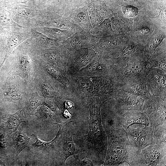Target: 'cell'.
I'll return each instance as SVG.
<instances>
[{
  "instance_id": "obj_31",
  "label": "cell",
  "mask_w": 166,
  "mask_h": 166,
  "mask_svg": "<svg viewBox=\"0 0 166 166\" xmlns=\"http://www.w3.org/2000/svg\"><path fill=\"white\" fill-rule=\"evenodd\" d=\"M111 23L109 19H106L99 25L92 28L90 31L93 35L99 36L109 34L111 32Z\"/></svg>"
},
{
  "instance_id": "obj_11",
  "label": "cell",
  "mask_w": 166,
  "mask_h": 166,
  "mask_svg": "<svg viewBox=\"0 0 166 166\" xmlns=\"http://www.w3.org/2000/svg\"><path fill=\"white\" fill-rule=\"evenodd\" d=\"M34 51L40 60L65 71L69 52L61 44L58 46L45 48L29 39Z\"/></svg>"
},
{
  "instance_id": "obj_43",
  "label": "cell",
  "mask_w": 166,
  "mask_h": 166,
  "mask_svg": "<svg viewBox=\"0 0 166 166\" xmlns=\"http://www.w3.org/2000/svg\"><path fill=\"white\" fill-rule=\"evenodd\" d=\"M64 115L67 118H69L71 116V115L69 111L67 110V109H65L63 113Z\"/></svg>"
},
{
  "instance_id": "obj_27",
  "label": "cell",
  "mask_w": 166,
  "mask_h": 166,
  "mask_svg": "<svg viewBox=\"0 0 166 166\" xmlns=\"http://www.w3.org/2000/svg\"><path fill=\"white\" fill-rule=\"evenodd\" d=\"M31 30L32 33L31 38L35 42L42 47L49 48L58 46L61 44L59 41L51 38L32 28H31Z\"/></svg>"
},
{
  "instance_id": "obj_39",
  "label": "cell",
  "mask_w": 166,
  "mask_h": 166,
  "mask_svg": "<svg viewBox=\"0 0 166 166\" xmlns=\"http://www.w3.org/2000/svg\"><path fill=\"white\" fill-rule=\"evenodd\" d=\"M6 40L4 27L0 29V55L5 57L6 53Z\"/></svg>"
},
{
  "instance_id": "obj_41",
  "label": "cell",
  "mask_w": 166,
  "mask_h": 166,
  "mask_svg": "<svg viewBox=\"0 0 166 166\" xmlns=\"http://www.w3.org/2000/svg\"><path fill=\"white\" fill-rule=\"evenodd\" d=\"M163 38V37L160 36L155 38L153 40L148 49H146V51L147 52L153 51L158 46Z\"/></svg>"
},
{
  "instance_id": "obj_9",
  "label": "cell",
  "mask_w": 166,
  "mask_h": 166,
  "mask_svg": "<svg viewBox=\"0 0 166 166\" xmlns=\"http://www.w3.org/2000/svg\"><path fill=\"white\" fill-rule=\"evenodd\" d=\"M166 163V143L152 144L139 151L129 166H164Z\"/></svg>"
},
{
  "instance_id": "obj_26",
  "label": "cell",
  "mask_w": 166,
  "mask_h": 166,
  "mask_svg": "<svg viewBox=\"0 0 166 166\" xmlns=\"http://www.w3.org/2000/svg\"><path fill=\"white\" fill-rule=\"evenodd\" d=\"M14 148V156L18 159L20 153L25 148L28 147L30 144V138L23 131L22 128L13 133L11 136Z\"/></svg>"
},
{
  "instance_id": "obj_37",
  "label": "cell",
  "mask_w": 166,
  "mask_h": 166,
  "mask_svg": "<svg viewBox=\"0 0 166 166\" xmlns=\"http://www.w3.org/2000/svg\"><path fill=\"white\" fill-rule=\"evenodd\" d=\"M95 10L102 18L106 19H109L114 15L113 12L104 5H100Z\"/></svg>"
},
{
  "instance_id": "obj_29",
  "label": "cell",
  "mask_w": 166,
  "mask_h": 166,
  "mask_svg": "<svg viewBox=\"0 0 166 166\" xmlns=\"http://www.w3.org/2000/svg\"><path fill=\"white\" fill-rule=\"evenodd\" d=\"M73 156L69 165L71 166H94L90 157L84 151L78 148L76 153Z\"/></svg>"
},
{
  "instance_id": "obj_23",
  "label": "cell",
  "mask_w": 166,
  "mask_h": 166,
  "mask_svg": "<svg viewBox=\"0 0 166 166\" xmlns=\"http://www.w3.org/2000/svg\"><path fill=\"white\" fill-rule=\"evenodd\" d=\"M44 101L43 97L36 90L28 93L25 100L24 106L22 109L25 117H26L32 115L43 104Z\"/></svg>"
},
{
  "instance_id": "obj_17",
  "label": "cell",
  "mask_w": 166,
  "mask_h": 166,
  "mask_svg": "<svg viewBox=\"0 0 166 166\" xmlns=\"http://www.w3.org/2000/svg\"><path fill=\"white\" fill-rule=\"evenodd\" d=\"M99 38L93 35L90 31L82 29L75 33L61 43L71 53L81 48H93Z\"/></svg>"
},
{
  "instance_id": "obj_18",
  "label": "cell",
  "mask_w": 166,
  "mask_h": 166,
  "mask_svg": "<svg viewBox=\"0 0 166 166\" xmlns=\"http://www.w3.org/2000/svg\"><path fill=\"white\" fill-rule=\"evenodd\" d=\"M113 67L110 58L106 59L98 54L75 75L79 76H101L110 75Z\"/></svg>"
},
{
  "instance_id": "obj_32",
  "label": "cell",
  "mask_w": 166,
  "mask_h": 166,
  "mask_svg": "<svg viewBox=\"0 0 166 166\" xmlns=\"http://www.w3.org/2000/svg\"><path fill=\"white\" fill-rule=\"evenodd\" d=\"M32 115L42 121H51L54 119L56 115L50 109L44 105H42Z\"/></svg>"
},
{
  "instance_id": "obj_2",
  "label": "cell",
  "mask_w": 166,
  "mask_h": 166,
  "mask_svg": "<svg viewBox=\"0 0 166 166\" xmlns=\"http://www.w3.org/2000/svg\"><path fill=\"white\" fill-rule=\"evenodd\" d=\"M102 120L108 145L103 166L129 164L139 151L130 142L127 132L109 113L104 112Z\"/></svg>"
},
{
  "instance_id": "obj_7",
  "label": "cell",
  "mask_w": 166,
  "mask_h": 166,
  "mask_svg": "<svg viewBox=\"0 0 166 166\" xmlns=\"http://www.w3.org/2000/svg\"><path fill=\"white\" fill-rule=\"evenodd\" d=\"M144 100L141 97L117 89L111 95L106 109L116 115L132 111H143Z\"/></svg>"
},
{
  "instance_id": "obj_42",
  "label": "cell",
  "mask_w": 166,
  "mask_h": 166,
  "mask_svg": "<svg viewBox=\"0 0 166 166\" xmlns=\"http://www.w3.org/2000/svg\"><path fill=\"white\" fill-rule=\"evenodd\" d=\"M73 106V104L71 101H65L64 107L65 109H71Z\"/></svg>"
},
{
  "instance_id": "obj_6",
  "label": "cell",
  "mask_w": 166,
  "mask_h": 166,
  "mask_svg": "<svg viewBox=\"0 0 166 166\" xmlns=\"http://www.w3.org/2000/svg\"><path fill=\"white\" fill-rule=\"evenodd\" d=\"M28 88V85L19 76L6 71L0 72V97L6 101L25 103L29 93Z\"/></svg>"
},
{
  "instance_id": "obj_45",
  "label": "cell",
  "mask_w": 166,
  "mask_h": 166,
  "mask_svg": "<svg viewBox=\"0 0 166 166\" xmlns=\"http://www.w3.org/2000/svg\"><path fill=\"white\" fill-rule=\"evenodd\" d=\"M4 58V57L0 55V67L3 62Z\"/></svg>"
},
{
  "instance_id": "obj_8",
  "label": "cell",
  "mask_w": 166,
  "mask_h": 166,
  "mask_svg": "<svg viewBox=\"0 0 166 166\" xmlns=\"http://www.w3.org/2000/svg\"><path fill=\"white\" fill-rule=\"evenodd\" d=\"M26 1L18 3L7 2L0 4V12L9 16L19 25L30 28L32 20L40 15L42 10L39 6L27 5Z\"/></svg>"
},
{
  "instance_id": "obj_22",
  "label": "cell",
  "mask_w": 166,
  "mask_h": 166,
  "mask_svg": "<svg viewBox=\"0 0 166 166\" xmlns=\"http://www.w3.org/2000/svg\"><path fill=\"white\" fill-rule=\"evenodd\" d=\"M38 64L48 73L65 86L68 90L70 85L69 77L65 71L53 65L47 63L39 59L36 56Z\"/></svg>"
},
{
  "instance_id": "obj_13",
  "label": "cell",
  "mask_w": 166,
  "mask_h": 166,
  "mask_svg": "<svg viewBox=\"0 0 166 166\" xmlns=\"http://www.w3.org/2000/svg\"><path fill=\"white\" fill-rule=\"evenodd\" d=\"M143 111L147 116L152 131L158 126L166 124V101L152 97L144 100Z\"/></svg>"
},
{
  "instance_id": "obj_4",
  "label": "cell",
  "mask_w": 166,
  "mask_h": 166,
  "mask_svg": "<svg viewBox=\"0 0 166 166\" xmlns=\"http://www.w3.org/2000/svg\"><path fill=\"white\" fill-rule=\"evenodd\" d=\"M150 57L141 56L128 62L124 65L113 67L110 75L117 87L124 85L144 81L150 68L148 67Z\"/></svg>"
},
{
  "instance_id": "obj_21",
  "label": "cell",
  "mask_w": 166,
  "mask_h": 166,
  "mask_svg": "<svg viewBox=\"0 0 166 166\" xmlns=\"http://www.w3.org/2000/svg\"><path fill=\"white\" fill-rule=\"evenodd\" d=\"M73 23L80 26L83 30L91 31L93 27L85 6L75 9L66 17Z\"/></svg>"
},
{
  "instance_id": "obj_28",
  "label": "cell",
  "mask_w": 166,
  "mask_h": 166,
  "mask_svg": "<svg viewBox=\"0 0 166 166\" xmlns=\"http://www.w3.org/2000/svg\"><path fill=\"white\" fill-rule=\"evenodd\" d=\"M26 117L24 116L22 109L15 113L10 115L6 122L5 127L10 133L16 132L22 122L25 121Z\"/></svg>"
},
{
  "instance_id": "obj_38",
  "label": "cell",
  "mask_w": 166,
  "mask_h": 166,
  "mask_svg": "<svg viewBox=\"0 0 166 166\" xmlns=\"http://www.w3.org/2000/svg\"><path fill=\"white\" fill-rule=\"evenodd\" d=\"M124 15L128 18L133 17L138 13V9L133 6L128 5L122 8Z\"/></svg>"
},
{
  "instance_id": "obj_34",
  "label": "cell",
  "mask_w": 166,
  "mask_h": 166,
  "mask_svg": "<svg viewBox=\"0 0 166 166\" xmlns=\"http://www.w3.org/2000/svg\"><path fill=\"white\" fill-rule=\"evenodd\" d=\"M148 61L149 68H157L166 72L165 56L156 55V56L150 58Z\"/></svg>"
},
{
  "instance_id": "obj_33",
  "label": "cell",
  "mask_w": 166,
  "mask_h": 166,
  "mask_svg": "<svg viewBox=\"0 0 166 166\" xmlns=\"http://www.w3.org/2000/svg\"><path fill=\"white\" fill-rule=\"evenodd\" d=\"M153 132L154 144L166 143V124L158 126L153 130Z\"/></svg>"
},
{
  "instance_id": "obj_30",
  "label": "cell",
  "mask_w": 166,
  "mask_h": 166,
  "mask_svg": "<svg viewBox=\"0 0 166 166\" xmlns=\"http://www.w3.org/2000/svg\"><path fill=\"white\" fill-rule=\"evenodd\" d=\"M65 100L57 98L44 99L42 104L48 107L56 115L61 116L65 109Z\"/></svg>"
},
{
  "instance_id": "obj_14",
  "label": "cell",
  "mask_w": 166,
  "mask_h": 166,
  "mask_svg": "<svg viewBox=\"0 0 166 166\" xmlns=\"http://www.w3.org/2000/svg\"><path fill=\"white\" fill-rule=\"evenodd\" d=\"M98 54L93 48H82L70 53L65 72L68 77L76 75Z\"/></svg>"
},
{
  "instance_id": "obj_36",
  "label": "cell",
  "mask_w": 166,
  "mask_h": 166,
  "mask_svg": "<svg viewBox=\"0 0 166 166\" xmlns=\"http://www.w3.org/2000/svg\"><path fill=\"white\" fill-rule=\"evenodd\" d=\"M11 26H23L14 22L8 15L0 12V29L4 27Z\"/></svg>"
},
{
  "instance_id": "obj_5",
  "label": "cell",
  "mask_w": 166,
  "mask_h": 166,
  "mask_svg": "<svg viewBox=\"0 0 166 166\" xmlns=\"http://www.w3.org/2000/svg\"><path fill=\"white\" fill-rule=\"evenodd\" d=\"M33 87L40 92L44 99L57 98L65 100L70 98L68 89L38 64L31 85V87Z\"/></svg>"
},
{
  "instance_id": "obj_3",
  "label": "cell",
  "mask_w": 166,
  "mask_h": 166,
  "mask_svg": "<svg viewBox=\"0 0 166 166\" xmlns=\"http://www.w3.org/2000/svg\"><path fill=\"white\" fill-rule=\"evenodd\" d=\"M35 58L32 45L27 39L15 49L6 58L5 61L11 65V69L6 72L19 76L30 87L35 75Z\"/></svg>"
},
{
  "instance_id": "obj_10",
  "label": "cell",
  "mask_w": 166,
  "mask_h": 166,
  "mask_svg": "<svg viewBox=\"0 0 166 166\" xmlns=\"http://www.w3.org/2000/svg\"><path fill=\"white\" fill-rule=\"evenodd\" d=\"M54 124H57L59 128L57 132L59 135L58 165H66L67 159L74 155L78 148L73 141L75 134L72 121L68 120Z\"/></svg>"
},
{
  "instance_id": "obj_20",
  "label": "cell",
  "mask_w": 166,
  "mask_h": 166,
  "mask_svg": "<svg viewBox=\"0 0 166 166\" xmlns=\"http://www.w3.org/2000/svg\"><path fill=\"white\" fill-rule=\"evenodd\" d=\"M106 110L111 114L114 119L126 131L129 127L133 124H138L145 126L149 125L148 117L143 112H130L118 115Z\"/></svg>"
},
{
  "instance_id": "obj_25",
  "label": "cell",
  "mask_w": 166,
  "mask_h": 166,
  "mask_svg": "<svg viewBox=\"0 0 166 166\" xmlns=\"http://www.w3.org/2000/svg\"><path fill=\"white\" fill-rule=\"evenodd\" d=\"M48 37L61 42L76 32L73 30H63L59 28L44 26L32 28Z\"/></svg>"
},
{
  "instance_id": "obj_19",
  "label": "cell",
  "mask_w": 166,
  "mask_h": 166,
  "mask_svg": "<svg viewBox=\"0 0 166 166\" xmlns=\"http://www.w3.org/2000/svg\"><path fill=\"white\" fill-rule=\"evenodd\" d=\"M126 132L130 142L139 152L154 143L153 132L149 125L142 128L129 127Z\"/></svg>"
},
{
  "instance_id": "obj_15",
  "label": "cell",
  "mask_w": 166,
  "mask_h": 166,
  "mask_svg": "<svg viewBox=\"0 0 166 166\" xmlns=\"http://www.w3.org/2000/svg\"><path fill=\"white\" fill-rule=\"evenodd\" d=\"M4 29L6 40V53L0 69L7 57L20 44L32 36L30 28L11 26L4 27Z\"/></svg>"
},
{
  "instance_id": "obj_12",
  "label": "cell",
  "mask_w": 166,
  "mask_h": 166,
  "mask_svg": "<svg viewBox=\"0 0 166 166\" xmlns=\"http://www.w3.org/2000/svg\"><path fill=\"white\" fill-rule=\"evenodd\" d=\"M44 26L73 30L77 32L82 30L79 25L72 22L68 17L52 11L42 10L41 14L32 21L30 28Z\"/></svg>"
},
{
  "instance_id": "obj_16",
  "label": "cell",
  "mask_w": 166,
  "mask_h": 166,
  "mask_svg": "<svg viewBox=\"0 0 166 166\" xmlns=\"http://www.w3.org/2000/svg\"><path fill=\"white\" fill-rule=\"evenodd\" d=\"M144 81L152 97H160L166 101V72L157 68H150Z\"/></svg>"
},
{
  "instance_id": "obj_24",
  "label": "cell",
  "mask_w": 166,
  "mask_h": 166,
  "mask_svg": "<svg viewBox=\"0 0 166 166\" xmlns=\"http://www.w3.org/2000/svg\"><path fill=\"white\" fill-rule=\"evenodd\" d=\"M134 95L146 100L152 97L145 81L128 84L117 87Z\"/></svg>"
},
{
  "instance_id": "obj_1",
  "label": "cell",
  "mask_w": 166,
  "mask_h": 166,
  "mask_svg": "<svg viewBox=\"0 0 166 166\" xmlns=\"http://www.w3.org/2000/svg\"><path fill=\"white\" fill-rule=\"evenodd\" d=\"M109 99L108 96H97L86 101L90 114L89 129L88 134L84 136L81 141L82 145L80 149L97 165L104 164L108 148V138L103 127L101 109Z\"/></svg>"
},
{
  "instance_id": "obj_35",
  "label": "cell",
  "mask_w": 166,
  "mask_h": 166,
  "mask_svg": "<svg viewBox=\"0 0 166 166\" xmlns=\"http://www.w3.org/2000/svg\"><path fill=\"white\" fill-rule=\"evenodd\" d=\"M87 8L90 20L93 28L100 24L103 21V18L97 12L92 5H89Z\"/></svg>"
},
{
  "instance_id": "obj_44",
  "label": "cell",
  "mask_w": 166,
  "mask_h": 166,
  "mask_svg": "<svg viewBox=\"0 0 166 166\" xmlns=\"http://www.w3.org/2000/svg\"><path fill=\"white\" fill-rule=\"evenodd\" d=\"M141 33L142 34L146 33H148L149 32V30L147 28H143L140 30Z\"/></svg>"
},
{
  "instance_id": "obj_40",
  "label": "cell",
  "mask_w": 166,
  "mask_h": 166,
  "mask_svg": "<svg viewBox=\"0 0 166 166\" xmlns=\"http://www.w3.org/2000/svg\"><path fill=\"white\" fill-rule=\"evenodd\" d=\"M13 144L12 138H9L7 135L5 133L0 134V147L5 148L10 144Z\"/></svg>"
}]
</instances>
